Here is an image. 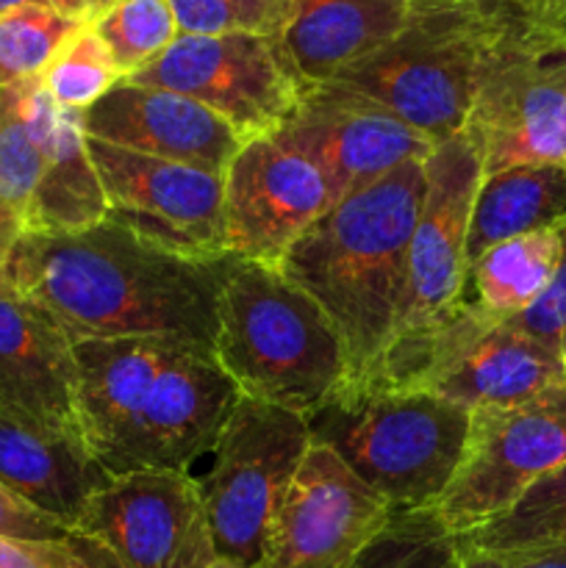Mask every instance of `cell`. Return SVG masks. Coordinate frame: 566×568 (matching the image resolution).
<instances>
[{"instance_id":"cell-1","label":"cell","mask_w":566,"mask_h":568,"mask_svg":"<svg viewBox=\"0 0 566 568\" xmlns=\"http://www.w3.org/2000/svg\"><path fill=\"white\" fill-rule=\"evenodd\" d=\"M225 258H183L103 220L75 233L22 231L0 281L72 342L155 336L211 349Z\"/></svg>"},{"instance_id":"cell-2","label":"cell","mask_w":566,"mask_h":568,"mask_svg":"<svg viewBox=\"0 0 566 568\" xmlns=\"http://www.w3.org/2000/svg\"><path fill=\"white\" fill-rule=\"evenodd\" d=\"M75 414L81 438L111 477L189 471L239 403L209 347L172 338H81Z\"/></svg>"},{"instance_id":"cell-3","label":"cell","mask_w":566,"mask_h":568,"mask_svg":"<svg viewBox=\"0 0 566 568\" xmlns=\"http://www.w3.org/2000/svg\"><path fill=\"white\" fill-rule=\"evenodd\" d=\"M422 194L425 161H408L333 203L277 261L336 327L347 381L370 375L392 338Z\"/></svg>"},{"instance_id":"cell-4","label":"cell","mask_w":566,"mask_h":568,"mask_svg":"<svg viewBox=\"0 0 566 568\" xmlns=\"http://www.w3.org/2000/svg\"><path fill=\"white\" fill-rule=\"evenodd\" d=\"M239 397L311 414L347 381V355L325 311L277 266L228 255L211 344Z\"/></svg>"},{"instance_id":"cell-5","label":"cell","mask_w":566,"mask_h":568,"mask_svg":"<svg viewBox=\"0 0 566 568\" xmlns=\"http://www.w3.org/2000/svg\"><path fill=\"white\" fill-rule=\"evenodd\" d=\"M469 410L420 388L344 381L311 414L309 436L392 510H433L453 480Z\"/></svg>"},{"instance_id":"cell-6","label":"cell","mask_w":566,"mask_h":568,"mask_svg":"<svg viewBox=\"0 0 566 568\" xmlns=\"http://www.w3.org/2000/svg\"><path fill=\"white\" fill-rule=\"evenodd\" d=\"M505 28L449 9H411L403 31L333 81L366 94L433 142L464 131L494 37Z\"/></svg>"},{"instance_id":"cell-7","label":"cell","mask_w":566,"mask_h":568,"mask_svg":"<svg viewBox=\"0 0 566 568\" xmlns=\"http://www.w3.org/2000/svg\"><path fill=\"white\" fill-rule=\"evenodd\" d=\"M309 447L303 414L239 397L214 447L189 469L216 558L259 568L277 505Z\"/></svg>"},{"instance_id":"cell-8","label":"cell","mask_w":566,"mask_h":568,"mask_svg":"<svg viewBox=\"0 0 566 568\" xmlns=\"http://www.w3.org/2000/svg\"><path fill=\"white\" fill-rule=\"evenodd\" d=\"M464 133L483 175L566 164V26L530 22L494 37Z\"/></svg>"},{"instance_id":"cell-9","label":"cell","mask_w":566,"mask_h":568,"mask_svg":"<svg viewBox=\"0 0 566 568\" xmlns=\"http://www.w3.org/2000/svg\"><path fill=\"white\" fill-rule=\"evenodd\" d=\"M481 181V153L464 131L438 142L425 159V194L408 242L397 322L381 361L366 377L397 369L458 314L466 281V231Z\"/></svg>"},{"instance_id":"cell-10","label":"cell","mask_w":566,"mask_h":568,"mask_svg":"<svg viewBox=\"0 0 566 568\" xmlns=\"http://www.w3.org/2000/svg\"><path fill=\"white\" fill-rule=\"evenodd\" d=\"M560 464H566V383L525 403L477 408L458 469L433 514L453 536H466Z\"/></svg>"},{"instance_id":"cell-11","label":"cell","mask_w":566,"mask_h":568,"mask_svg":"<svg viewBox=\"0 0 566 568\" xmlns=\"http://www.w3.org/2000/svg\"><path fill=\"white\" fill-rule=\"evenodd\" d=\"M366 381L431 392L472 414L525 403L547 388L564 386L566 369L555 349L461 303L458 314L408 361L388 375Z\"/></svg>"},{"instance_id":"cell-12","label":"cell","mask_w":566,"mask_h":568,"mask_svg":"<svg viewBox=\"0 0 566 568\" xmlns=\"http://www.w3.org/2000/svg\"><path fill=\"white\" fill-rule=\"evenodd\" d=\"M125 81L198 100L222 116L242 142L277 131L311 89L292 70L277 39L253 33H181L153 64Z\"/></svg>"},{"instance_id":"cell-13","label":"cell","mask_w":566,"mask_h":568,"mask_svg":"<svg viewBox=\"0 0 566 568\" xmlns=\"http://www.w3.org/2000/svg\"><path fill=\"white\" fill-rule=\"evenodd\" d=\"M105 194V220L194 261L228 255L222 175L87 136Z\"/></svg>"},{"instance_id":"cell-14","label":"cell","mask_w":566,"mask_h":568,"mask_svg":"<svg viewBox=\"0 0 566 568\" xmlns=\"http://www.w3.org/2000/svg\"><path fill=\"white\" fill-rule=\"evenodd\" d=\"M72 536L117 568H211L220 564L189 471L148 469L109 477L89 497Z\"/></svg>"},{"instance_id":"cell-15","label":"cell","mask_w":566,"mask_h":568,"mask_svg":"<svg viewBox=\"0 0 566 568\" xmlns=\"http://www.w3.org/2000/svg\"><path fill=\"white\" fill-rule=\"evenodd\" d=\"M394 516L392 505L311 442L272 519L259 568H350Z\"/></svg>"},{"instance_id":"cell-16","label":"cell","mask_w":566,"mask_h":568,"mask_svg":"<svg viewBox=\"0 0 566 568\" xmlns=\"http://www.w3.org/2000/svg\"><path fill=\"white\" fill-rule=\"evenodd\" d=\"M272 133L325 175L333 203L408 161H425L436 148L381 103L336 81L305 89L289 120Z\"/></svg>"},{"instance_id":"cell-17","label":"cell","mask_w":566,"mask_h":568,"mask_svg":"<svg viewBox=\"0 0 566 568\" xmlns=\"http://www.w3.org/2000/svg\"><path fill=\"white\" fill-rule=\"evenodd\" d=\"M222 186L228 255L270 266L333 205L325 175L275 133L247 139Z\"/></svg>"},{"instance_id":"cell-18","label":"cell","mask_w":566,"mask_h":568,"mask_svg":"<svg viewBox=\"0 0 566 568\" xmlns=\"http://www.w3.org/2000/svg\"><path fill=\"white\" fill-rule=\"evenodd\" d=\"M83 133L114 148L225 175L242 136L186 94L120 81L81 114Z\"/></svg>"},{"instance_id":"cell-19","label":"cell","mask_w":566,"mask_h":568,"mask_svg":"<svg viewBox=\"0 0 566 568\" xmlns=\"http://www.w3.org/2000/svg\"><path fill=\"white\" fill-rule=\"evenodd\" d=\"M0 410L81 433L72 338L53 316L0 281Z\"/></svg>"},{"instance_id":"cell-20","label":"cell","mask_w":566,"mask_h":568,"mask_svg":"<svg viewBox=\"0 0 566 568\" xmlns=\"http://www.w3.org/2000/svg\"><path fill=\"white\" fill-rule=\"evenodd\" d=\"M81 433L50 430L0 410V483L72 532L89 497L109 483Z\"/></svg>"},{"instance_id":"cell-21","label":"cell","mask_w":566,"mask_h":568,"mask_svg":"<svg viewBox=\"0 0 566 568\" xmlns=\"http://www.w3.org/2000/svg\"><path fill=\"white\" fill-rule=\"evenodd\" d=\"M408 17V0H294L277 42L300 81L320 87L392 42Z\"/></svg>"},{"instance_id":"cell-22","label":"cell","mask_w":566,"mask_h":568,"mask_svg":"<svg viewBox=\"0 0 566 568\" xmlns=\"http://www.w3.org/2000/svg\"><path fill=\"white\" fill-rule=\"evenodd\" d=\"M39 125L44 139V170L22 220L26 231L75 233L103 222L105 194L89 155L81 111L61 109L44 92Z\"/></svg>"},{"instance_id":"cell-23","label":"cell","mask_w":566,"mask_h":568,"mask_svg":"<svg viewBox=\"0 0 566 568\" xmlns=\"http://www.w3.org/2000/svg\"><path fill=\"white\" fill-rule=\"evenodd\" d=\"M566 222V164H522L483 175L466 231V266L494 244Z\"/></svg>"},{"instance_id":"cell-24","label":"cell","mask_w":566,"mask_h":568,"mask_svg":"<svg viewBox=\"0 0 566 568\" xmlns=\"http://www.w3.org/2000/svg\"><path fill=\"white\" fill-rule=\"evenodd\" d=\"M558 255V227L494 244L466 266L464 305H472L494 322L525 314L547 288Z\"/></svg>"},{"instance_id":"cell-25","label":"cell","mask_w":566,"mask_h":568,"mask_svg":"<svg viewBox=\"0 0 566 568\" xmlns=\"http://www.w3.org/2000/svg\"><path fill=\"white\" fill-rule=\"evenodd\" d=\"M42 98L39 78L0 89V200L20 220H26L44 170V139L39 125Z\"/></svg>"},{"instance_id":"cell-26","label":"cell","mask_w":566,"mask_h":568,"mask_svg":"<svg viewBox=\"0 0 566 568\" xmlns=\"http://www.w3.org/2000/svg\"><path fill=\"white\" fill-rule=\"evenodd\" d=\"M455 538L461 547L492 552L566 547V464L538 477L508 510Z\"/></svg>"},{"instance_id":"cell-27","label":"cell","mask_w":566,"mask_h":568,"mask_svg":"<svg viewBox=\"0 0 566 568\" xmlns=\"http://www.w3.org/2000/svg\"><path fill=\"white\" fill-rule=\"evenodd\" d=\"M89 26L105 42L122 78L153 64L181 37L170 0H117Z\"/></svg>"},{"instance_id":"cell-28","label":"cell","mask_w":566,"mask_h":568,"mask_svg":"<svg viewBox=\"0 0 566 568\" xmlns=\"http://www.w3.org/2000/svg\"><path fill=\"white\" fill-rule=\"evenodd\" d=\"M39 81L55 105L83 114L125 78L111 59L103 39L87 22L61 44L59 53L50 59V64L39 75Z\"/></svg>"},{"instance_id":"cell-29","label":"cell","mask_w":566,"mask_h":568,"mask_svg":"<svg viewBox=\"0 0 566 568\" xmlns=\"http://www.w3.org/2000/svg\"><path fill=\"white\" fill-rule=\"evenodd\" d=\"M350 568H461V547L433 510H397Z\"/></svg>"},{"instance_id":"cell-30","label":"cell","mask_w":566,"mask_h":568,"mask_svg":"<svg viewBox=\"0 0 566 568\" xmlns=\"http://www.w3.org/2000/svg\"><path fill=\"white\" fill-rule=\"evenodd\" d=\"M81 26L87 22L48 6H22L0 17V89L42 75Z\"/></svg>"},{"instance_id":"cell-31","label":"cell","mask_w":566,"mask_h":568,"mask_svg":"<svg viewBox=\"0 0 566 568\" xmlns=\"http://www.w3.org/2000/svg\"><path fill=\"white\" fill-rule=\"evenodd\" d=\"M181 33H253L277 39L292 20L294 0H170Z\"/></svg>"},{"instance_id":"cell-32","label":"cell","mask_w":566,"mask_h":568,"mask_svg":"<svg viewBox=\"0 0 566 568\" xmlns=\"http://www.w3.org/2000/svg\"><path fill=\"white\" fill-rule=\"evenodd\" d=\"M0 568H117L94 544L70 536L59 541H28L0 536Z\"/></svg>"},{"instance_id":"cell-33","label":"cell","mask_w":566,"mask_h":568,"mask_svg":"<svg viewBox=\"0 0 566 568\" xmlns=\"http://www.w3.org/2000/svg\"><path fill=\"white\" fill-rule=\"evenodd\" d=\"M558 236L560 255L547 288L525 314L508 320V325L560 355V347L566 342V222L558 227Z\"/></svg>"},{"instance_id":"cell-34","label":"cell","mask_w":566,"mask_h":568,"mask_svg":"<svg viewBox=\"0 0 566 568\" xmlns=\"http://www.w3.org/2000/svg\"><path fill=\"white\" fill-rule=\"evenodd\" d=\"M411 9L469 11L499 28L530 26V22H558L566 26L555 0H408Z\"/></svg>"},{"instance_id":"cell-35","label":"cell","mask_w":566,"mask_h":568,"mask_svg":"<svg viewBox=\"0 0 566 568\" xmlns=\"http://www.w3.org/2000/svg\"><path fill=\"white\" fill-rule=\"evenodd\" d=\"M0 536L28 538V541H59V538H70L72 532L61 521L22 503L0 483Z\"/></svg>"},{"instance_id":"cell-36","label":"cell","mask_w":566,"mask_h":568,"mask_svg":"<svg viewBox=\"0 0 566 568\" xmlns=\"http://www.w3.org/2000/svg\"><path fill=\"white\" fill-rule=\"evenodd\" d=\"M461 568H566V547L503 549V552L461 547Z\"/></svg>"},{"instance_id":"cell-37","label":"cell","mask_w":566,"mask_h":568,"mask_svg":"<svg viewBox=\"0 0 566 568\" xmlns=\"http://www.w3.org/2000/svg\"><path fill=\"white\" fill-rule=\"evenodd\" d=\"M22 231H26V227H22L20 216H17L14 211H11L9 205L0 200V270H3L6 258H9V253H11V247H14L17 239L22 236Z\"/></svg>"},{"instance_id":"cell-38","label":"cell","mask_w":566,"mask_h":568,"mask_svg":"<svg viewBox=\"0 0 566 568\" xmlns=\"http://www.w3.org/2000/svg\"><path fill=\"white\" fill-rule=\"evenodd\" d=\"M64 3H67V11H70V17H75V20L81 22H92L98 20L105 9H111L117 0H64Z\"/></svg>"},{"instance_id":"cell-39","label":"cell","mask_w":566,"mask_h":568,"mask_svg":"<svg viewBox=\"0 0 566 568\" xmlns=\"http://www.w3.org/2000/svg\"><path fill=\"white\" fill-rule=\"evenodd\" d=\"M22 6H48V9L61 11V14H70L64 0H0V17L9 14V11L14 9H22Z\"/></svg>"},{"instance_id":"cell-40","label":"cell","mask_w":566,"mask_h":568,"mask_svg":"<svg viewBox=\"0 0 566 568\" xmlns=\"http://www.w3.org/2000/svg\"><path fill=\"white\" fill-rule=\"evenodd\" d=\"M555 3H558V11H560V17H564V20H566V0H555Z\"/></svg>"},{"instance_id":"cell-41","label":"cell","mask_w":566,"mask_h":568,"mask_svg":"<svg viewBox=\"0 0 566 568\" xmlns=\"http://www.w3.org/2000/svg\"><path fill=\"white\" fill-rule=\"evenodd\" d=\"M211 568H242V566H233V564H225V560H220V564H214Z\"/></svg>"},{"instance_id":"cell-42","label":"cell","mask_w":566,"mask_h":568,"mask_svg":"<svg viewBox=\"0 0 566 568\" xmlns=\"http://www.w3.org/2000/svg\"><path fill=\"white\" fill-rule=\"evenodd\" d=\"M560 361H564V369H566V342H564V347H560Z\"/></svg>"}]
</instances>
